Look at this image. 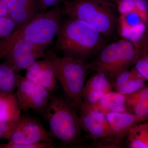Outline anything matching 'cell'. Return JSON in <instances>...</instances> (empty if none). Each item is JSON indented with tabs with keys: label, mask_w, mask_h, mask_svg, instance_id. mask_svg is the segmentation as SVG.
I'll list each match as a JSON object with an SVG mask.
<instances>
[{
	"label": "cell",
	"mask_w": 148,
	"mask_h": 148,
	"mask_svg": "<svg viewBox=\"0 0 148 148\" xmlns=\"http://www.w3.org/2000/svg\"><path fill=\"white\" fill-rule=\"evenodd\" d=\"M55 47L64 56L85 61L92 58L108 41L94 27L70 18L62 22L56 35Z\"/></svg>",
	"instance_id": "1"
},
{
	"label": "cell",
	"mask_w": 148,
	"mask_h": 148,
	"mask_svg": "<svg viewBox=\"0 0 148 148\" xmlns=\"http://www.w3.org/2000/svg\"><path fill=\"white\" fill-rule=\"evenodd\" d=\"M64 14L63 8L58 6L40 12L26 24L16 28L0 40V60L4 59L20 41L49 45L57 35Z\"/></svg>",
	"instance_id": "2"
},
{
	"label": "cell",
	"mask_w": 148,
	"mask_h": 148,
	"mask_svg": "<svg viewBox=\"0 0 148 148\" xmlns=\"http://www.w3.org/2000/svg\"><path fill=\"white\" fill-rule=\"evenodd\" d=\"M42 116L47 121L49 131L61 146L79 147L82 131L77 110L67 98L52 94Z\"/></svg>",
	"instance_id": "3"
},
{
	"label": "cell",
	"mask_w": 148,
	"mask_h": 148,
	"mask_svg": "<svg viewBox=\"0 0 148 148\" xmlns=\"http://www.w3.org/2000/svg\"><path fill=\"white\" fill-rule=\"evenodd\" d=\"M64 14L94 27L106 39L118 32L119 13L116 5L103 0H64Z\"/></svg>",
	"instance_id": "4"
},
{
	"label": "cell",
	"mask_w": 148,
	"mask_h": 148,
	"mask_svg": "<svg viewBox=\"0 0 148 148\" xmlns=\"http://www.w3.org/2000/svg\"><path fill=\"white\" fill-rule=\"evenodd\" d=\"M140 54V48L134 43L123 38L104 47L89 63L90 69L104 74L112 82L135 65Z\"/></svg>",
	"instance_id": "5"
},
{
	"label": "cell",
	"mask_w": 148,
	"mask_h": 148,
	"mask_svg": "<svg viewBox=\"0 0 148 148\" xmlns=\"http://www.w3.org/2000/svg\"><path fill=\"white\" fill-rule=\"evenodd\" d=\"M50 60L55 77L67 98L80 110L82 106V92L90 70L89 63L71 57H61L53 52L46 53Z\"/></svg>",
	"instance_id": "6"
},
{
	"label": "cell",
	"mask_w": 148,
	"mask_h": 148,
	"mask_svg": "<svg viewBox=\"0 0 148 148\" xmlns=\"http://www.w3.org/2000/svg\"><path fill=\"white\" fill-rule=\"evenodd\" d=\"M15 92L21 110H33L41 115L48 105L52 92L18 73Z\"/></svg>",
	"instance_id": "7"
},
{
	"label": "cell",
	"mask_w": 148,
	"mask_h": 148,
	"mask_svg": "<svg viewBox=\"0 0 148 148\" xmlns=\"http://www.w3.org/2000/svg\"><path fill=\"white\" fill-rule=\"evenodd\" d=\"M110 130L106 138L93 141L92 145L101 148H122L132 126L140 122L135 115L129 112H111L106 114Z\"/></svg>",
	"instance_id": "8"
},
{
	"label": "cell",
	"mask_w": 148,
	"mask_h": 148,
	"mask_svg": "<svg viewBox=\"0 0 148 148\" xmlns=\"http://www.w3.org/2000/svg\"><path fill=\"white\" fill-rule=\"evenodd\" d=\"M49 45L21 40L16 44L4 59L7 64L18 73L27 70L40 58L46 57V49Z\"/></svg>",
	"instance_id": "9"
},
{
	"label": "cell",
	"mask_w": 148,
	"mask_h": 148,
	"mask_svg": "<svg viewBox=\"0 0 148 148\" xmlns=\"http://www.w3.org/2000/svg\"><path fill=\"white\" fill-rule=\"evenodd\" d=\"M53 135L36 119L22 116L17 122L8 140L16 144H31L41 142H53Z\"/></svg>",
	"instance_id": "10"
},
{
	"label": "cell",
	"mask_w": 148,
	"mask_h": 148,
	"mask_svg": "<svg viewBox=\"0 0 148 148\" xmlns=\"http://www.w3.org/2000/svg\"><path fill=\"white\" fill-rule=\"evenodd\" d=\"M79 118L83 131L94 141L106 138L110 130L106 114L92 106L83 103Z\"/></svg>",
	"instance_id": "11"
},
{
	"label": "cell",
	"mask_w": 148,
	"mask_h": 148,
	"mask_svg": "<svg viewBox=\"0 0 148 148\" xmlns=\"http://www.w3.org/2000/svg\"><path fill=\"white\" fill-rule=\"evenodd\" d=\"M148 25L143 18L135 12L119 14L118 32L123 38L140 44Z\"/></svg>",
	"instance_id": "12"
},
{
	"label": "cell",
	"mask_w": 148,
	"mask_h": 148,
	"mask_svg": "<svg viewBox=\"0 0 148 148\" xmlns=\"http://www.w3.org/2000/svg\"><path fill=\"white\" fill-rule=\"evenodd\" d=\"M26 71L25 77L28 79L45 88L52 93L58 89V81L48 58L36 61Z\"/></svg>",
	"instance_id": "13"
},
{
	"label": "cell",
	"mask_w": 148,
	"mask_h": 148,
	"mask_svg": "<svg viewBox=\"0 0 148 148\" xmlns=\"http://www.w3.org/2000/svg\"><path fill=\"white\" fill-rule=\"evenodd\" d=\"M112 82L104 74L95 72L85 84L82 92L83 104L95 106L103 95L112 90Z\"/></svg>",
	"instance_id": "14"
},
{
	"label": "cell",
	"mask_w": 148,
	"mask_h": 148,
	"mask_svg": "<svg viewBox=\"0 0 148 148\" xmlns=\"http://www.w3.org/2000/svg\"><path fill=\"white\" fill-rule=\"evenodd\" d=\"M40 12L38 0H11L8 15L17 28L29 22Z\"/></svg>",
	"instance_id": "15"
},
{
	"label": "cell",
	"mask_w": 148,
	"mask_h": 148,
	"mask_svg": "<svg viewBox=\"0 0 148 148\" xmlns=\"http://www.w3.org/2000/svg\"><path fill=\"white\" fill-rule=\"evenodd\" d=\"M146 81L134 67L120 74L112 82L116 91L128 95L143 88Z\"/></svg>",
	"instance_id": "16"
},
{
	"label": "cell",
	"mask_w": 148,
	"mask_h": 148,
	"mask_svg": "<svg viewBox=\"0 0 148 148\" xmlns=\"http://www.w3.org/2000/svg\"><path fill=\"white\" fill-rule=\"evenodd\" d=\"M126 95L128 112L135 115L140 122L148 120V86Z\"/></svg>",
	"instance_id": "17"
},
{
	"label": "cell",
	"mask_w": 148,
	"mask_h": 148,
	"mask_svg": "<svg viewBox=\"0 0 148 148\" xmlns=\"http://www.w3.org/2000/svg\"><path fill=\"white\" fill-rule=\"evenodd\" d=\"M104 114L128 112L126 95L117 91H110L103 95L95 106H92Z\"/></svg>",
	"instance_id": "18"
},
{
	"label": "cell",
	"mask_w": 148,
	"mask_h": 148,
	"mask_svg": "<svg viewBox=\"0 0 148 148\" xmlns=\"http://www.w3.org/2000/svg\"><path fill=\"white\" fill-rule=\"evenodd\" d=\"M21 111L16 93H0V122L18 121Z\"/></svg>",
	"instance_id": "19"
},
{
	"label": "cell",
	"mask_w": 148,
	"mask_h": 148,
	"mask_svg": "<svg viewBox=\"0 0 148 148\" xmlns=\"http://www.w3.org/2000/svg\"><path fill=\"white\" fill-rule=\"evenodd\" d=\"M138 123L130 130L126 145L130 148H148V123Z\"/></svg>",
	"instance_id": "20"
},
{
	"label": "cell",
	"mask_w": 148,
	"mask_h": 148,
	"mask_svg": "<svg viewBox=\"0 0 148 148\" xmlns=\"http://www.w3.org/2000/svg\"><path fill=\"white\" fill-rule=\"evenodd\" d=\"M116 6L119 14L135 12L148 25V0H120Z\"/></svg>",
	"instance_id": "21"
},
{
	"label": "cell",
	"mask_w": 148,
	"mask_h": 148,
	"mask_svg": "<svg viewBox=\"0 0 148 148\" xmlns=\"http://www.w3.org/2000/svg\"><path fill=\"white\" fill-rule=\"evenodd\" d=\"M18 73L3 62L0 64V93H14L16 90Z\"/></svg>",
	"instance_id": "22"
},
{
	"label": "cell",
	"mask_w": 148,
	"mask_h": 148,
	"mask_svg": "<svg viewBox=\"0 0 148 148\" xmlns=\"http://www.w3.org/2000/svg\"><path fill=\"white\" fill-rule=\"evenodd\" d=\"M135 65L138 73L148 81V52L143 47L140 49V56Z\"/></svg>",
	"instance_id": "23"
},
{
	"label": "cell",
	"mask_w": 148,
	"mask_h": 148,
	"mask_svg": "<svg viewBox=\"0 0 148 148\" xmlns=\"http://www.w3.org/2000/svg\"><path fill=\"white\" fill-rule=\"evenodd\" d=\"M16 28L15 22L8 14L0 17V40L9 36Z\"/></svg>",
	"instance_id": "24"
},
{
	"label": "cell",
	"mask_w": 148,
	"mask_h": 148,
	"mask_svg": "<svg viewBox=\"0 0 148 148\" xmlns=\"http://www.w3.org/2000/svg\"><path fill=\"white\" fill-rule=\"evenodd\" d=\"M56 145L53 142H39L31 144H16L8 143H0V148H54Z\"/></svg>",
	"instance_id": "25"
},
{
	"label": "cell",
	"mask_w": 148,
	"mask_h": 148,
	"mask_svg": "<svg viewBox=\"0 0 148 148\" xmlns=\"http://www.w3.org/2000/svg\"><path fill=\"white\" fill-rule=\"evenodd\" d=\"M64 0H38L40 12L58 6Z\"/></svg>",
	"instance_id": "26"
},
{
	"label": "cell",
	"mask_w": 148,
	"mask_h": 148,
	"mask_svg": "<svg viewBox=\"0 0 148 148\" xmlns=\"http://www.w3.org/2000/svg\"><path fill=\"white\" fill-rule=\"evenodd\" d=\"M18 121L14 122H0V133L5 135L6 140H8L9 139L11 134L16 126Z\"/></svg>",
	"instance_id": "27"
},
{
	"label": "cell",
	"mask_w": 148,
	"mask_h": 148,
	"mask_svg": "<svg viewBox=\"0 0 148 148\" xmlns=\"http://www.w3.org/2000/svg\"><path fill=\"white\" fill-rule=\"evenodd\" d=\"M11 0H0V17L8 14Z\"/></svg>",
	"instance_id": "28"
},
{
	"label": "cell",
	"mask_w": 148,
	"mask_h": 148,
	"mask_svg": "<svg viewBox=\"0 0 148 148\" xmlns=\"http://www.w3.org/2000/svg\"><path fill=\"white\" fill-rule=\"evenodd\" d=\"M103 1H106L108 2L112 3L116 5L119 2L120 0H103Z\"/></svg>",
	"instance_id": "29"
},
{
	"label": "cell",
	"mask_w": 148,
	"mask_h": 148,
	"mask_svg": "<svg viewBox=\"0 0 148 148\" xmlns=\"http://www.w3.org/2000/svg\"><path fill=\"white\" fill-rule=\"evenodd\" d=\"M6 139V136L3 133H0V139Z\"/></svg>",
	"instance_id": "30"
}]
</instances>
